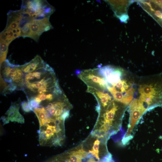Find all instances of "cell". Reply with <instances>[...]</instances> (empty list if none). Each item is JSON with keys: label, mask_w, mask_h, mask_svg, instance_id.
Segmentation results:
<instances>
[{"label": "cell", "mask_w": 162, "mask_h": 162, "mask_svg": "<svg viewBox=\"0 0 162 162\" xmlns=\"http://www.w3.org/2000/svg\"><path fill=\"white\" fill-rule=\"evenodd\" d=\"M50 117H60L65 120L69 117L71 104L64 94L53 101L44 105Z\"/></svg>", "instance_id": "9c48e42d"}, {"label": "cell", "mask_w": 162, "mask_h": 162, "mask_svg": "<svg viewBox=\"0 0 162 162\" xmlns=\"http://www.w3.org/2000/svg\"><path fill=\"white\" fill-rule=\"evenodd\" d=\"M130 104L144 114L162 106V76L160 74L140 78Z\"/></svg>", "instance_id": "6da1fadb"}, {"label": "cell", "mask_w": 162, "mask_h": 162, "mask_svg": "<svg viewBox=\"0 0 162 162\" xmlns=\"http://www.w3.org/2000/svg\"><path fill=\"white\" fill-rule=\"evenodd\" d=\"M21 19L20 10H11L8 12L6 26L0 33V38L2 40L10 44L14 39L21 36L20 25Z\"/></svg>", "instance_id": "52a82bcc"}, {"label": "cell", "mask_w": 162, "mask_h": 162, "mask_svg": "<svg viewBox=\"0 0 162 162\" xmlns=\"http://www.w3.org/2000/svg\"><path fill=\"white\" fill-rule=\"evenodd\" d=\"M33 111L38 119L40 127L46 123L50 117L46 110L44 107L40 106L34 109Z\"/></svg>", "instance_id": "5bb4252c"}, {"label": "cell", "mask_w": 162, "mask_h": 162, "mask_svg": "<svg viewBox=\"0 0 162 162\" xmlns=\"http://www.w3.org/2000/svg\"><path fill=\"white\" fill-rule=\"evenodd\" d=\"M78 76L87 87L98 90H107V82L99 74L97 68L84 70L79 74Z\"/></svg>", "instance_id": "30bf717a"}, {"label": "cell", "mask_w": 162, "mask_h": 162, "mask_svg": "<svg viewBox=\"0 0 162 162\" xmlns=\"http://www.w3.org/2000/svg\"><path fill=\"white\" fill-rule=\"evenodd\" d=\"M128 106L113 99L105 107L96 109L98 113V128L92 135L109 139L121 129L124 112Z\"/></svg>", "instance_id": "7a4b0ae2"}, {"label": "cell", "mask_w": 162, "mask_h": 162, "mask_svg": "<svg viewBox=\"0 0 162 162\" xmlns=\"http://www.w3.org/2000/svg\"><path fill=\"white\" fill-rule=\"evenodd\" d=\"M46 64L41 58L37 55L29 62L20 66L24 73L27 74L41 69Z\"/></svg>", "instance_id": "4fadbf2b"}, {"label": "cell", "mask_w": 162, "mask_h": 162, "mask_svg": "<svg viewBox=\"0 0 162 162\" xmlns=\"http://www.w3.org/2000/svg\"><path fill=\"white\" fill-rule=\"evenodd\" d=\"M0 79L8 85L7 89L9 93L14 90H22L25 87V74L20 66L10 63L8 60L0 64Z\"/></svg>", "instance_id": "5b68a950"}, {"label": "cell", "mask_w": 162, "mask_h": 162, "mask_svg": "<svg viewBox=\"0 0 162 162\" xmlns=\"http://www.w3.org/2000/svg\"><path fill=\"white\" fill-rule=\"evenodd\" d=\"M23 91L28 99L52 92L59 85L53 69L48 64L40 69L25 74Z\"/></svg>", "instance_id": "3957f363"}, {"label": "cell", "mask_w": 162, "mask_h": 162, "mask_svg": "<svg viewBox=\"0 0 162 162\" xmlns=\"http://www.w3.org/2000/svg\"><path fill=\"white\" fill-rule=\"evenodd\" d=\"M21 105L25 112H29L32 111L28 101H23L21 103Z\"/></svg>", "instance_id": "2e32d148"}, {"label": "cell", "mask_w": 162, "mask_h": 162, "mask_svg": "<svg viewBox=\"0 0 162 162\" xmlns=\"http://www.w3.org/2000/svg\"><path fill=\"white\" fill-rule=\"evenodd\" d=\"M49 18L33 19L26 23L21 28V36L29 37L38 41L43 32L52 28Z\"/></svg>", "instance_id": "ba28073f"}, {"label": "cell", "mask_w": 162, "mask_h": 162, "mask_svg": "<svg viewBox=\"0 0 162 162\" xmlns=\"http://www.w3.org/2000/svg\"><path fill=\"white\" fill-rule=\"evenodd\" d=\"M22 15L32 19L49 18L54 8L45 0H24L20 10Z\"/></svg>", "instance_id": "8992f818"}, {"label": "cell", "mask_w": 162, "mask_h": 162, "mask_svg": "<svg viewBox=\"0 0 162 162\" xmlns=\"http://www.w3.org/2000/svg\"><path fill=\"white\" fill-rule=\"evenodd\" d=\"M88 154L81 146L59 154L46 162H82L83 159L88 157Z\"/></svg>", "instance_id": "8fae6325"}, {"label": "cell", "mask_w": 162, "mask_h": 162, "mask_svg": "<svg viewBox=\"0 0 162 162\" xmlns=\"http://www.w3.org/2000/svg\"><path fill=\"white\" fill-rule=\"evenodd\" d=\"M9 45L6 42L0 41V64L6 60Z\"/></svg>", "instance_id": "9a60e30c"}, {"label": "cell", "mask_w": 162, "mask_h": 162, "mask_svg": "<svg viewBox=\"0 0 162 162\" xmlns=\"http://www.w3.org/2000/svg\"><path fill=\"white\" fill-rule=\"evenodd\" d=\"M21 104L20 100L12 103L9 109L6 112V116L1 118L4 124L8 123L10 121L11 122H16L20 123H24V119L23 116L19 112V108Z\"/></svg>", "instance_id": "7c38bea8"}, {"label": "cell", "mask_w": 162, "mask_h": 162, "mask_svg": "<svg viewBox=\"0 0 162 162\" xmlns=\"http://www.w3.org/2000/svg\"><path fill=\"white\" fill-rule=\"evenodd\" d=\"M64 120L50 117L38 130L39 144L43 146H61L65 139Z\"/></svg>", "instance_id": "277c9868"}, {"label": "cell", "mask_w": 162, "mask_h": 162, "mask_svg": "<svg viewBox=\"0 0 162 162\" xmlns=\"http://www.w3.org/2000/svg\"><path fill=\"white\" fill-rule=\"evenodd\" d=\"M88 159L87 161V162H100L99 161H96L94 158V157L89 156L88 157Z\"/></svg>", "instance_id": "e0dca14e"}, {"label": "cell", "mask_w": 162, "mask_h": 162, "mask_svg": "<svg viewBox=\"0 0 162 162\" xmlns=\"http://www.w3.org/2000/svg\"><path fill=\"white\" fill-rule=\"evenodd\" d=\"M155 14L160 18L162 19V13L160 11H156L155 12Z\"/></svg>", "instance_id": "ac0fdd59"}]
</instances>
